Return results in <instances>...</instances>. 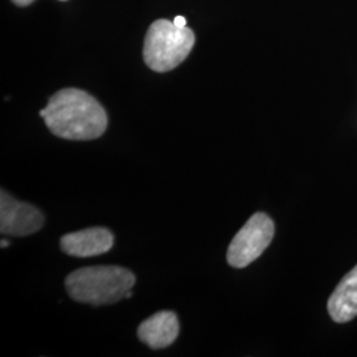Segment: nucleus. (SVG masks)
Returning a JSON list of instances; mask_svg holds the SVG:
<instances>
[{
  "label": "nucleus",
  "mask_w": 357,
  "mask_h": 357,
  "mask_svg": "<svg viewBox=\"0 0 357 357\" xmlns=\"http://www.w3.org/2000/svg\"><path fill=\"white\" fill-rule=\"evenodd\" d=\"M178 335V320L172 311H160L141 323L138 337L153 349L172 344Z\"/></svg>",
  "instance_id": "nucleus-7"
},
{
  "label": "nucleus",
  "mask_w": 357,
  "mask_h": 357,
  "mask_svg": "<svg viewBox=\"0 0 357 357\" xmlns=\"http://www.w3.org/2000/svg\"><path fill=\"white\" fill-rule=\"evenodd\" d=\"M10 245L8 240H1V248H7Z\"/></svg>",
  "instance_id": "nucleus-11"
},
{
  "label": "nucleus",
  "mask_w": 357,
  "mask_h": 357,
  "mask_svg": "<svg viewBox=\"0 0 357 357\" xmlns=\"http://www.w3.org/2000/svg\"><path fill=\"white\" fill-rule=\"evenodd\" d=\"M13 3L16 4V6H22V7H24V6H29L31 3H33L35 0H13Z\"/></svg>",
  "instance_id": "nucleus-10"
},
{
  "label": "nucleus",
  "mask_w": 357,
  "mask_h": 357,
  "mask_svg": "<svg viewBox=\"0 0 357 357\" xmlns=\"http://www.w3.org/2000/svg\"><path fill=\"white\" fill-rule=\"evenodd\" d=\"M61 1H65V0H61Z\"/></svg>",
  "instance_id": "nucleus-12"
},
{
  "label": "nucleus",
  "mask_w": 357,
  "mask_h": 357,
  "mask_svg": "<svg viewBox=\"0 0 357 357\" xmlns=\"http://www.w3.org/2000/svg\"><path fill=\"white\" fill-rule=\"evenodd\" d=\"M274 231V222L268 215L261 212L253 215L231 240L227 253L228 264L236 268L249 266L266 250Z\"/></svg>",
  "instance_id": "nucleus-4"
},
{
  "label": "nucleus",
  "mask_w": 357,
  "mask_h": 357,
  "mask_svg": "<svg viewBox=\"0 0 357 357\" xmlns=\"http://www.w3.org/2000/svg\"><path fill=\"white\" fill-rule=\"evenodd\" d=\"M135 284V275L121 266L78 268L66 277L68 295L79 303L93 306L113 305L126 298Z\"/></svg>",
  "instance_id": "nucleus-2"
},
{
  "label": "nucleus",
  "mask_w": 357,
  "mask_h": 357,
  "mask_svg": "<svg viewBox=\"0 0 357 357\" xmlns=\"http://www.w3.org/2000/svg\"><path fill=\"white\" fill-rule=\"evenodd\" d=\"M44 225V215L36 206L0 193V231L3 236L24 237L36 233Z\"/></svg>",
  "instance_id": "nucleus-5"
},
{
  "label": "nucleus",
  "mask_w": 357,
  "mask_h": 357,
  "mask_svg": "<svg viewBox=\"0 0 357 357\" xmlns=\"http://www.w3.org/2000/svg\"><path fill=\"white\" fill-rule=\"evenodd\" d=\"M174 23H175V26H180V28L187 26V20H185L184 16H176V17L174 19Z\"/></svg>",
  "instance_id": "nucleus-9"
},
{
  "label": "nucleus",
  "mask_w": 357,
  "mask_h": 357,
  "mask_svg": "<svg viewBox=\"0 0 357 357\" xmlns=\"http://www.w3.org/2000/svg\"><path fill=\"white\" fill-rule=\"evenodd\" d=\"M47 128L68 141H93L107 128L101 103L84 90L68 88L52 96L44 116Z\"/></svg>",
  "instance_id": "nucleus-1"
},
{
  "label": "nucleus",
  "mask_w": 357,
  "mask_h": 357,
  "mask_svg": "<svg viewBox=\"0 0 357 357\" xmlns=\"http://www.w3.org/2000/svg\"><path fill=\"white\" fill-rule=\"evenodd\" d=\"M114 243L113 233L106 228H89L65 234L60 241L61 250L68 255L88 258L107 253Z\"/></svg>",
  "instance_id": "nucleus-6"
},
{
  "label": "nucleus",
  "mask_w": 357,
  "mask_h": 357,
  "mask_svg": "<svg viewBox=\"0 0 357 357\" xmlns=\"http://www.w3.org/2000/svg\"><path fill=\"white\" fill-rule=\"evenodd\" d=\"M195 45V33L191 28L175 26L174 22L159 19L149 28L143 57L153 72L165 73L181 64Z\"/></svg>",
  "instance_id": "nucleus-3"
},
{
  "label": "nucleus",
  "mask_w": 357,
  "mask_h": 357,
  "mask_svg": "<svg viewBox=\"0 0 357 357\" xmlns=\"http://www.w3.org/2000/svg\"><path fill=\"white\" fill-rule=\"evenodd\" d=\"M328 312L336 323H347L357 315V265L337 284L328 299Z\"/></svg>",
  "instance_id": "nucleus-8"
}]
</instances>
